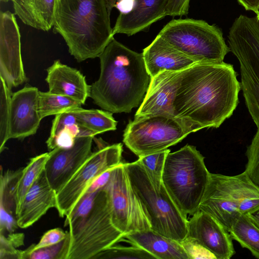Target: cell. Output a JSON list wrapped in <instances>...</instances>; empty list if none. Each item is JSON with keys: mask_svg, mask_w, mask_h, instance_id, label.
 I'll list each match as a JSON object with an SVG mask.
<instances>
[{"mask_svg": "<svg viewBox=\"0 0 259 259\" xmlns=\"http://www.w3.org/2000/svg\"><path fill=\"white\" fill-rule=\"evenodd\" d=\"M233 65L199 62L180 71L172 100L175 116L202 128H218L239 103L240 82Z\"/></svg>", "mask_w": 259, "mask_h": 259, "instance_id": "obj_1", "label": "cell"}, {"mask_svg": "<svg viewBox=\"0 0 259 259\" xmlns=\"http://www.w3.org/2000/svg\"><path fill=\"white\" fill-rule=\"evenodd\" d=\"M99 58L100 76L91 85L94 103L112 113H128L140 105L151 81L143 53L113 37Z\"/></svg>", "mask_w": 259, "mask_h": 259, "instance_id": "obj_2", "label": "cell"}, {"mask_svg": "<svg viewBox=\"0 0 259 259\" xmlns=\"http://www.w3.org/2000/svg\"><path fill=\"white\" fill-rule=\"evenodd\" d=\"M111 0H60L53 26L78 62L99 57L114 37Z\"/></svg>", "mask_w": 259, "mask_h": 259, "instance_id": "obj_3", "label": "cell"}, {"mask_svg": "<svg viewBox=\"0 0 259 259\" xmlns=\"http://www.w3.org/2000/svg\"><path fill=\"white\" fill-rule=\"evenodd\" d=\"M210 175L204 156L195 146L187 144L167 154L162 183L177 207L187 217L199 210Z\"/></svg>", "mask_w": 259, "mask_h": 259, "instance_id": "obj_4", "label": "cell"}, {"mask_svg": "<svg viewBox=\"0 0 259 259\" xmlns=\"http://www.w3.org/2000/svg\"><path fill=\"white\" fill-rule=\"evenodd\" d=\"M123 165L151 229L178 242L183 241L187 235L188 219L177 207L163 184H155L138 160Z\"/></svg>", "mask_w": 259, "mask_h": 259, "instance_id": "obj_5", "label": "cell"}, {"mask_svg": "<svg viewBox=\"0 0 259 259\" xmlns=\"http://www.w3.org/2000/svg\"><path fill=\"white\" fill-rule=\"evenodd\" d=\"M68 226L70 244L67 259H93L125 236L112 222L108 197L103 188L99 190L88 215Z\"/></svg>", "mask_w": 259, "mask_h": 259, "instance_id": "obj_6", "label": "cell"}, {"mask_svg": "<svg viewBox=\"0 0 259 259\" xmlns=\"http://www.w3.org/2000/svg\"><path fill=\"white\" fill-rule=\"evenodd\" d=\"M202 127L185 119L166 114L135 117L124 131L123 142L138 157L167 149Z\"/></svg>", "mask_w": 259, "mask_h": 259, "instance_id": "obj_7", "label": "cell"}, {"mask_svg": "<svg viewBox=\"0 0 259 259\" xmlns=\"http://www.w3.org/2000/svg\"><path fill=\"white\" fill-rule=\"evenodd\" d=\"M228 44L237 58L242 91L248 111L259 128V26L256 17L241 15L230 28Z\"/></svg>", "mask_w": 259, "mask_h": 259, "instance_id": "obj_8", "label": "cell"}, {"mask_svg": "<svg viewBox=\"0 0 259 259\" xmlns=\"http://www.w3.org/2000/svg\"><path fill=\"white\" fill-rule=\"evenodd\" d=\"M158 35L197 62L221 63L230 51L222 30L202 20L172 19Z\"/></svg>", "mask_w": 259, "mask_h": 259, "instance_id": "obj_9", "label": "cell"}, {"mask_svg": "<svg viewBox=\"0 0 259 259\" xmlns=\"http://www.w3.org/2000/svg\"><path fill=\"white\" fill-rule=\"evenodd\" d=\"M103 188L108 197L112 222L124 236L151 229L149 220L131 186L123 162L112 168L110 179Z\"/></svg>", "mask_w": 259, "mask_h": 259, "instance_id": "obj_10", "label": "cell"}, {"mask_svg": "<svg viewBox=\"0 0 259 259\" xmlns=\"http://www.w3.org/2000/svg\"><path fill=\"white\" fill-rule=\"evenodd\" d=\"M122 144L117 143L102 146L92 152L75 174L56 194L55 208L60 217H66L97 177L122 162Z\"/></svg>", "mask_w": 259, "mask_h": 259, "instance_id": "obj_11", "label": "cell"}, {"mask_svg": "<svg viewBox=\"0 0 259 259\" xmlns=\"http://www.w3.org/2000/svg\"><path fill=\"white\" fill-rule=\"evenodd\" d=\"M15 15L9 11L0 13V76L11 90L26 80Z\"/></svg>", "mask_w": 259, "mask_h": 259, "instance_id": "obj_12", "label": "cell"}, {"mask_svg": "<svg viewBox=\"0 0 259 259\" xmlns=\"http://www.w3.org/2000/svg\"><path fill=\"white\" fill-rule=\"evenodd\" d=\"M94 136L77 138L69 148L51 150L45 171L47 180L56 194L67 184L92 153Z\"/></svg>", "mask_w": 259, "mask_h": 259, "instance_id": "obj_13", "label": "cell"}, {"mask_svg": "<svg viewBox=\"0 0 259 259\" xmlns=\"http://www.w3.org/2000/svg\"><path fill=\"white\" fill-rule=\"evenodd\" d=\"M187 237L207 248L217 259H230L235 253L229 231L210 214L199 210L188 220Z\"/></svg>", "mask_w": 259, "mask_h": 259, "instance_id": "obj_14", "label": "cell"}, {"mask_svg": "<svg viewBox=\"0 0 259 259\" xmlns=\"http://www.w3.org/2000/svg\"><path fill=\"white\" fill-rule=\"evenodd\" d=\"M39 92L36 87L25 86L12 93L10 139L22 140L36 133L42 119L38 111Z\"/></svg>", "mask_w": 259, "mask_h": 259, "instance_id": "obj_15", "label": "cell"}, {"mask_svg": "<svg viewBox=\"0 0 259 259\" xmlns=\"http://www.w3.org/2000/svg\"><path fill=\"white\" fill-rule=\"evenodd\" d=\"M56 205V193L50 185L44 169L29 188L18 208V227L25 229L31 226Z\"/></svg>", "mask_w": 259, "mask_h": 259, "instance_id": "obj_16", "label": "cell"}, {"mask_svg": "<svg viewBox=\"0 0 259 259\" xmlns=\"http://www.w3.org/2000/svg\"><path fill=\"white\" fill-rule=\"evenodd\" d=\"M180 71H164L151 77L147 91L135 117L157 114L174 116L172 100Z\"/></svg>", "mask_w": 259, "mask_h": 259, "instance_id": "obj_17", "label": "cell"}, {"mask_svg": "<svg viewBox=\"0 0 259 259\" xmlns=\"http://www.w3.org/2000/svg\"><path fill=\"white\" fill-rule=\"evenodd\" d=\"M47 72L45 80L49 92L70 97L84 104L90 96L91 85L79 70L56 60Z\"/></svg>", "mask_w": 259, "mask_h": 259, "instance_id": "obj_18", "label": "cell"}, {"mask_svg": "<svg viewBox=\"0 0 259 259\" xmlns=\"http://www.w3.org/2000/svg\"><path fill=\"white\" fill-rule=\"evenodd\" d=\"M142 53L151 77L164 71H180L199 62L175 49L158 35Z\"/></svg>", "mask_w": 259, "mask_h": 259, "instance_id": "obj_19", "label": "cell"}, {"mask_svg": "<svg viewBox=\"0 0 259 259\" xmlns=\"http://www.w3.org/2000/svg\"><path fill=\"white\" fill-rule=\"evenodd\" d=\"M169 0H137L134 9L126 15L119 14L113 28V33L128 36L148 28L164 18Z\"/></svg>", "mask_w": 259, "mask_h": 259, "instance_id": "obj_20", "label": "cell"}, {"mask_svg": "<svg viewBox=\"0 0 259 259\" xmlns=\"http://www.w3.org/2000/svg\"><path fill=\"white\" fill-rule=\"evenodd\" d=\"M210 180L231 197L241 214L259 207V186L245 171L235 176L210 173Z\"/></svg>", "mask_w": 259, "mask_h": 259, "instance_id": "obj_21", "label": "cell"}, {"mask_svg": "<svg viewBox=\"0 0 259 259\" xmlns=\"http://www.w3.org/2000/svg\"><path fill=\"white\" fill-rule=\"evenodd\" d=\"M60 0H12L14 13L25 25L48 31L54 26Z\"/></svg>", "mask_w": 259, "mask_h": 259, "instance_id": "obj_22", "label": "cell"}, {"mask_svg": "<svg viewBox=\"0 0 259 259\" xmlns=\"http://www.w3.org/2000/svg\"><path fill=\"white\" fill-rule=\"evenodd\" d=\"M124 238L132 245L144 249L156 259H190L180 242L151 229L128 233Z\"/></svg>", "mask_w": 259, "mask_h": 259, "instance_id": "obj_23", "label": "cell"}, {"mask_svg": "<svg viewBox=\"0 0 259 259\" xmlns=\"http://www.w3.org/2000/svg\"><path fill=\"white\" fill-rule=\"evenodd\" d=\"M23 168L3 172L1 168L0 231L12 233L18 227L17 222L16 194Z\"/></svg>", "mask_w": 259, "mask_h": 259, "instance_id": "obj_24", "label": "cell"}, {"mask_svg": "<svg viewBox=\"0 0 259 259\" xmlns=\"http://www.w3.org/2000/svg\"><path fill=\"white\" fill-rule=\"evenodd\" d=\"M199 210L211 215L228 231L241 214L231 197L210 179Z\"/></svg>", "mask_w": 259, "mask_h": 259, "instance_id": "obj_25", "label": "cell"}, {"mask_svg": "<svg viewBox=\"0 0 259 259\" xmlns=\"http://www.w3.org/2000/svg\"><path fill=\"white\" fill-rule=\"evenodd\" d=\"M229 232L232 239L259 258V228L246 214H241L238 217Z\"/></svg>", "mask_w": 259, "mask_h": 259, "instance_id": "obj_26", "label": "cell"}, {"mask_svg": "<svg viewBox=\"0 0 259 259\" xmlns=\"http://www.w3.org/2000/svg\"><path fill=\"white\" fill-rule=\"evenodd\" d=\"M72 111L79 124L95 135L116 129L117 122L113 117V113L109 111L84 109L82 107Z\"/></svg>", "mask_w": 259, "mask_h": 259, "instance_id": "obj_27", "label": "cell"}, {"mask_svg": "<svg viewBox=\"0 0 259 259\" xmlns=\"http://www.w3.org/2000/svg\"><path fill=\"white\" fill-rule=\"evenodd\" d=\"M82 103L70 97L49 92H39L38 111L43 119L68 111L81 108Z\"/></svg>", "mask_w": 259, "mask_h": 259, "instance_id": "obj_28", "label": "cell"}, {"mask_svg": "<svg viewBox=\"0 0 259 259\" xmlns=\"http://www.w3.org/2000/svg\"><path fill=\"white\" fill-rule=\"evenodd\" d=\"M49 156V152L36 156L23 168L17 189V210L29 188L44 170Z\"/></svg>", "mask_w": 259, "mask_h": 259, "instance_id": "obj_29", "label": "cell"}, {"mask_svg": "<svg viewBox=\"0 0 259 259\" xmlns=\"http://www.w3.org/2000/svg\"><path fill=\"white\" fill-rule=\"evenodd\" d=\"M0 152L5 149L7 141L10 139V118L11 100L12 93L4 79L0 76Z\"/></svg>", "mask_w": 259, "mask_h": 259, "instance_id": "obj_30", "label": "cell"}, {"mask_svg": "<svg viewBox=\"0 0 259 259\" xmlns=\"http://www.w3.org/2000/svg\"><path fill=\"white\" fill-rule=\"evenodd\" d=\"M70 235L61 242L51 246L32 249L31 245L22 250V259H67Z\"/></svg>", "mask_w": 259, "mask_h": 259, "instance_id": "obj_31", "label": "cell"}, {"mask_svg": "<svg viewBox=\"0 0 259 259\" xmlns=\"http://www.w3.org/2000/svg\"><path fill=\"white\" fill-rule=\"evenodd\" d=\"M156 259L144 249L135 245L125 247L115 244L103 250L93 259Z\"/></svg>", "mask_w": 259, "mask_h": 259, "instance_id": "obj_32", "label": "cell"}, {"mask_svg": "<svg viewBox=\"0 0 259 259\" xmlns=\"http://www.w3.org/2000/svg\"><path fill=\"white\" fill-rule=\"evenodd\" d=\"M169 149L139 157L138 160L144 166L153 182L160 185L165 159Z\"/></svg>", "mask_w": 259, "mask_h": 259, "instance_id": "obj_33", "label": "cell"}, {"mask_svg": "<svg viewBox=\"0 0 259 259\" xmlns=\"http://www.w3.org/2000/svg\"><path fill=\"white\" fill-rule=\"evenodd\" d=\"M98 191L85 192L80 197L66 215L64 226L66 227L72 222L88 215L94 206Z\"/></svg>", "mask_w": 259, "mask_h": 259, "instance_id": "obj_34", "label": "cell"}, {"mask_svg": "<svg viewBox=\"0 0 259 259\" xmlns=\"http://www.w3.org/2000/svg\"><path fill=\"white\" fill-rule=\"evenodd\" d=\"M246 155L247 162L244 171L250 179L259 186V128L247 147Z\"/></svg>", "mask_w": 259, "mask_h": 259, "instance_id": "obj_35", "label": "cell"}, {"mask_svg": "<svg viewBox=\"0 0 259 259\" xmlns=\"http://www.w3.org/2000/svg\"><path fill=\"white\" fill-rule=\"evenodd\" d=\"M180 243L190 259H217L213 253L190 237H186Z\"/></svg>", "mask_w": 259, "mask_h": 259, "instance_id": "obj_36", "label": "cell"}, {"mask_svg": "<svg viewBox=\"0 0 259 259\" xmlns=\"http://www.w3.org/2000/svg\"><path fill=\"white\" fill-rule=\"evenodd\" d=\"M67 235V232H64L62 229L55 228L46 232L41 237L39 242L31 245L32 249L56 244L63 240Z\"/></svg>", "mask_w": 259, "mask_h": 259, "instance_id": "obj_37", "label": "cell"}, {"mask_svg": "<svg viewBox=\"0 0 259 259\" xmlns=\"http://www.w3.org/2000/svg\"><path fill=\"white\" fill-rule=\"evenodd\" d=\"M0 258L22 259V250L17 249L4 234H0Z\"/></svg>", "mask_w": 259, "mask_h": 259, "instance_id": "obj_38", "label": "cell"}, {"mask_svg": "<svg viewBox=\"0 0 259 259\" xmlns=\"http://www.w3.org/2000/svg\"><path fill=\"white\" fill-rule=\"evenodd\" d=\"M190 0H169L165 9V15L182 16L189 12Z\"/></svg>", "mask_w": 259, "mask_h": 259, "instance_id": "obj_39", "label": "cell"}, {"mask_svg": "<svg viewBox=\"0 0 259 259\" xmlns=\"http://www.w3.org/2000/svg\"><path fill=\"white\" fill-rule=\"evenodd\" d=\"M112 169L105 171L97 177L87 188L84 193H93L103 188L110 179Z\"/></svg>", "mask_w": 259, "mask_h": 259, "instance_id": "obj_40", "label": "cell"}, {"mask_svg": "<svg viewBox=\"0 0 259 259\" xmlns=\"http://www.w3.org/2000/svg\"><path fill=\"white\" fill-rule=\"evenodd\" d=\"M111 2L113 8L117 9L119 14L126 15L134 9L137 0H111Z\"/></svg>", "mask_w": 259, "mask_h": 259, "instance_id": "obj_41", "label": "cell"}, {"mask_svg": "<svg viewBox=\"0 0 259 259\" xmlns=\"http://www.w3.org/2000/svg\"><path fill=\"white\" fill-rule=\"evenodd\" d=\"M246 10L251 11L259 15V0H238Z\"/></svg>", "mask_w": 259, "mask_h": 259, "instance_id": "obj_42", "label": "cell"}, {"mask_svg": "<svg viewBox=\"0 0 259 259\" xmlns=\"http://www.w3.org/2000/svg\"><path fill=\"white\" fill-rule=\"evenodd\" d=\"M6 236L17 248L24 244V235L23 233L13 232L9 233L8 235Z\"/></svg>", "mask_w": 259, "mask_h": 259, "instance_id": "obj_43", "label": "cell"}, {"mask_svg": "<svg viewBox=\"0 0 259 259\" xmlns=\"http://www.w3.org/2000/svg\"><path fill=\"white\" fill-rule=\"evenodd\" d=\"M246 214L259 228V207Z\"/></svg>", "mask_w": 259, "mask_h": 259, "instance_id": "obj_44", "label": "cell"}, {"mask_svg": "<svg viewBox=\"0 0 259 259\" xmlns=\"http://www.w3.org/2000/svg\"><path fill=\"white\" fill-rule=\"evenodd\" d=\"M256 19L257 23V24H258V25L259 26V15L256 16Z\"/></svg>", "mask_w": 259, "mask_h": 259, "instance_id": "obj_45", "label": "cell"}, {"mask_svg": "<svg viewBox=\"0 0 259 259\" xmlns=\"http://www.w3.org/2000/svg\"><path fill=\"white\" fill-rule=\"evenodd\" d=\"M0 1L2 2H5V3H7V2H10V1H12V0H0Z\"/></svg>", "mask_w": 259, "mask_h": 259, "instance_id": "obj_46", "label": "cell"}]
</instances>
